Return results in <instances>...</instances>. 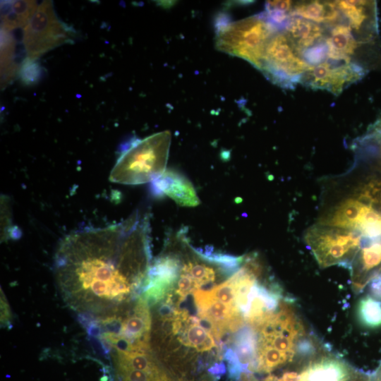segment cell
<instances>
[{"instance_id": "obj_26", "label": "cell", "mask_w": 381, "mask_h": 381, "mask_svg": "<svg viewBox=\"0 0 381 381\" xmlns=\"http://www.w3.org/2000/svg\"><path fill=\"white\" fill-rule=\"evenodd\" d=\"M1 307H3V314H1V321L4 325L8 324L9 314H8V306L6 303L5 298H1Z\"/></svg>"}, {"instance_id": "obj_10", "label": "cell", "mask_w": 381, "mask_h": 381, "mask_svg": "<svg viewBox=\"0 0 381 381\" xmlns=\"http://www.w3.org/2000/svg\"><path fill=\"white\" fill-rule=\"evenodd\" d=\"M151 183V191L155 196L167 195L183 207H195L200 202L192 183L174 170H166Z\"/></svg>"}, {"instance_id": "obj_5", "label": "cell", "mask_w": 381, "mask_h": 381, "mask_svg": "<svg viewBox=\"0 0 381 381\" xmlns=\"http://www.w3.org/2000/svg\"><path fill=\"white\" fill-rule=\"evenodd\" d=\"M305 241L318 265L324 268L349 265L362 243L356 231L315 224L306 232Z\"/></svg>"}, {"instance_id": "obj_6", "label": "cell", "mask_w": 381, "mask_h": 381, "mask_svg": "<svg viewBox=\"0 0 381 381\" xmlns=\"http://www.w3.org/2000/svg\"><path fill=\"white\" fill-rule=\"evenodd\" d=\"M307 66L283 28L277 30L268 42L260 71L274 84L292 89L300 83Z\"/></svg>"}, {"instance_id": "obj_12", "label": "cell", "mask_w": 381, "mask_h": 381, "mask_svg": "<svg viewBox=\"0 0 381 381\" xmlns=\"http://www.w3.org/2000/svg\"><path fill=\"white\" fill-rule=\"evenodd\" d=\"M1 81L4 87L18 75L28 54L23 41L18 40L11 32L1 30Z\"/></svg>"}, {"instance_id": "obj_17", "label": "cell", "mask_w": 381, "mask_h": 381, "mask_svg": "<svg viewBox=\"0 0 381 381\" xmlns=\"http://www.w3.org/2000/svg\"><path fill=\"white\" fill-rule=\"evenodd\" d=\"M293 5L291 1H267L264 13L274 27L281 29L291 17Z\"/></svg>"}, {"instance_id": "obj_24", "label": "cell", "mask_w": 381, "mask_h": 381, "mask_svg": "<svg viewBox=\"0 0 381 381\" xmlns=\"http://www.w3.org/2000/svg\"><path fill=\"white\" fill-rule=\"evenodd\" d=\"M368 291L371 296L375 299L381 300V278L375 277L367 284Z\"/></svg>"}, {"instance_id": "obj_14", "label": "cell", "mask_w": 381, "mask_h": 381, "mask_svg": "<svg viewBox=\"0 0 381 381\" xmlns=\"http://www.w3.org/2000/svg\"><path fill=\"white\" fill-rule=\"evenodd\" d=\"M291 16H299L317 23H332L342 18L336 1H308L294 4Z\"/></svg>"}, {"instance_id": "obj_20", "label": "cell", "mask_w": 381, "mask_h": 381, "mask_svg": "<svg viewBox=\"0 0 381 381\" xmlns=\"http://www.w3.org/2000/svg\"><path fill=\"white\" fill-rule=\"evenodd\" d=\"M356 197L381 212V180L368 183L359 190Z\"/></svg>"}, {"instance_id": "obj_16", "label": "cell", "mask_w": 381, "mask_h": 381, "mask_svg": "<svg viewBox=\"0 0 381 381\" xmlns=\"http://www.w3.org/2000/svg\"><path fill=\"white\" fill-rule=\"evenodd\" d=\"M183 342L198 351H205L216 346L212 334L200 324H190L183 333Z\"/></svg>"}, {"instance_id": "obj_7", "label": "cell", "mask_w": 381, "mask_h": 381, "mask_svg": "<svg viewBox=\"0 0 381 381\" xmlns=\"http://www.w3.org/2000/svg\"><path fill=\"white\" fill-rule=\"evenodd\" d=\"M75 32L72 27L58 18L52 1H42L24 28L28 58L37 59L54 48L73 42Z\"/></svg>"}, {"instance_id": "obj_8", "label": "cell", "mask_w": 381, "mask_h": 381, "mask_svg": "<svg viewBox=\"0 0 381 381\" xmlns=\"http://www.w3.org/2000/svg\"><path fill=\"white\" fill-rule=\"evenodd\" d=\"M367 73L362 66L353 62L329 61L307 71L301 83L338 95L345 87L361 79Z\"/></svg>"}, {"instance_id": "obj_22", "label": "cell", "mask_w": 381, "mask_h": 381, "mask_svg": "<svg viewBox=\"0 0 381 381\" xmlns=\"http://www.w3.org/2000/svg\"><path fill=\"white\" fill-rule=\"evenodd\" d=\"M318 346L315 341L310 336H301L296 344V356L303 359H314L318 353Z\"/></svg>"}, {"instance_id": "obj_21", "label": "cell", "mask_w": 381, "mask_h": 381, "mask_svg": "<svg viewBox=\"0 0 381 381\" xmlns=\"http://www.w3.org/2000/svg\"><path fill=\"white\" fill-rule=\"evenodd\" d=\"M210 291L214 299L231 307L236 308L235 305V285L232 275L225 282L214 286Z\"/></svg>"}, {"instance_id": "obj_4", "label": "cell", "mask_w": 381, "mask_h": 381, "mask_svg": "<svg viewBox=\"0 0 381 381\" xmlns=\"http://www.w3.org/2000/svg\"><path fill=\"white\" fill-rule=\"evenodd\" d=\"M214 28L218 50L244 59L258 70L268 42L279 30L267 20L264 12L235 21L219 13Z\"/></svg>"}, {"instance_id": "obj_9", "label": "cell", "mask_w": 381, "mask_h": 381, "mask_svg": "<svg viewBox=\"0 0 381 381\" xmlns=\"http://www.w3.org/2000/svg\"><path fill=\"white\" fill-rule=\"evenodd\" d=\"M363 243L353 258L351 269L353 288L362 291L381 271V239Z\"/></svg>"}, {"instance_id": "obj_18", "label": "cell", "mask_w": 381, "mask_h": 381, "mask_svg": "<svg viewBox=\"0 0 381 381\" xmlns=\"http://www.w3.org/2000/svg\"><path fill=\"white\" fill-rule=\"evenodd\" d=\"M356 231L369 241L381 239V212L372 207L362 219Z\"/></svg>"}, {"instance_id": "obj_13", "label": "cell", "mask_w": 381, "mask_h": 381, "mask_svg": "<svg viewBox=\"0 0 381 381\" xmlns=\"http://www.w3.org/2000/svg\"><path fill=\"white\" fill-rule=\"evenodd\" d=\"M354 368L331 355H322L310 361L305 368L306 381H346Z\"/></svg>"}, {"instance_id": "obj_23", "label": "cell", "mask_w": 381, "mask_h": 381, "mask_svg": "<svg viewBox=\"0 0 381 381\" xmlns=\"http://www.w3.org/2000/svg\"><path fill=\"white\" fill-rule=\"evenodd\" d=\"M306 373L305 368L298 373L296 371H287L284 373L276 381H306Z\"/></svg>"}, {"instance_id": "obj_1", "label": "cell", "mask_w": 381, "mask_h": 381, "mask_svg": "<svg viewBox=\"0 0 381 381\" xmlns=\"http://www.w3.org/2000/svg\"><path fill=\"white\" fill-rule=\"evenodd\" d=\"M150 260L149 213L137 210L118 224L66 236L54 256V274L70 308L97 316L142 292Z\"/></svg>"}, {"instance_id": "obj_19", "label": "cell", "mask_w": 381, "mask_h": 381, "mask_svg": "<svg viewBox=\"0 0 381 381\" xmlns=\"http://www.w3.org/2000/svg\"><path fill=\"white\" fill-rule=\"evenodd\" d=\"M44 73H46V69L40 64L37 59L27 57L20 68L18 76L24 85L32 86L42 79Z\"/></svg>"}, {"instance_id": "obj_15", "label": "cell", "mask_w": 381, "mask_h": 381, "mask_svg": "<svg viewBox=\"0 0 381 381\" xmlns=\"http://www.w3.org/2000/svg\"><path fill=\"white\" fill-rule=\"evenodd\" d=\"M356 318L362 327L368 329L381 327V302L367 295L356 306Z\"/></svg>"}, {"instance_id": "obj_27", "label": "cell", "mask_w": 381, "mask_h": 381, "mask_svg": "<svg viewBox=\"0 0 381 381\" xmlns=\"http://www.w3.org/2000/svg\"><path fill=\"white\" fill-rule=\"evenodd\" d=\"M201 381H209V380L207 379H202Z\"/></svg>"}, {"instance_id": "obj_2", "label": "cell", "mask_w": 381, "mask_h": 381, "mask_svg": "<svg viewBox=\"0 0 381 381\" xmlns=\"http://www.w3.org/2000/svg\"><path fill=\"white\" fill-rule=\"evenodd\" d=\"M149 309L147 301L139 296L112 311L82 316L80 320L107 354L116 351L148 349L151 328Z\"/></svg>"}, {"instance_id": "obj_11", "label": "cell", "mask_w": 381, "mask_h": 381, "mask_svg": "<svg viewBox=\"0 0 381 381\" xmlns=\"http://www.w3.org/2000/svg\"><path fill=\"white\" fill-rule=\"evenodd\" d=\"M371 206L358 198H349L339 202L324 215L319 223L356 231Z\"/></svg>"}, {"instance_id": "obj_25", "label": "cell", "mask_w": 381, "mask_h": 381, "mask_svg": "<svg viewBox=\"0 0 381 381\" xmlns=\"http://www.w3.org/2000/svg\"><path fill=\"white\" fill-rule=\"evenodd\" d=\"M370 376L368 374L354 369L346 381H370Z\"/></svg>"}, {"instance_id": "obj_3", "label": "cell", "mask_w": 381, "mask_h": 381, "mask_svg": "<svg viewBox=\"0 0 381 381\" xmlns=\"http://www.w3.org/2000/svg\"><path fill=\"white\" fill-rule=\"evenodd\" d=\"M171 140V133L164 131L129 142L111 171L110 181L137 185L159 178L166 171Z\"/></svg>"}]
</instances>
